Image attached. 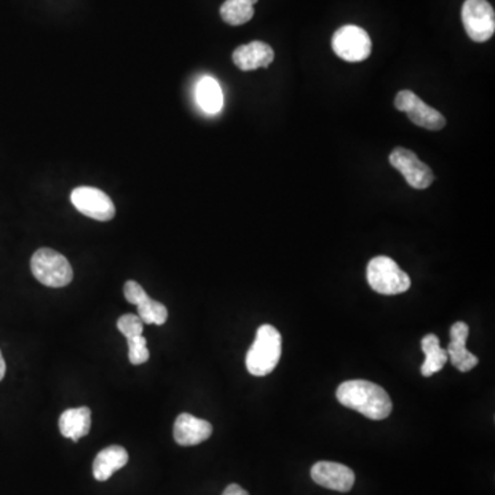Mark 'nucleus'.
<instances>
[{"label": "nucleus", "instance_id": "15", "mask_svg": "<svg viewBox=\"0 0 495 495\" xmlns=\"http://www.w3.org/2000/svg\"><path fill=\"white\" fill-rule=\"evenodd\" d=\"M61 433L74 441L84 438L91 430V411L88 408L69 409L60 417Z\"/></svg>", "mask_w": 495, "mask_h": 495}, {"label": "nucleus", "instance_id": "17", "mask_svg": "<svg viewBox=\"0 0 495 495\" xmlns=\"http://www.w3.org/2000/svg\"><path fill=\"white\" fill-rule=\"evenodd\" d=\"M198 105L205 114H215L223 108V93L221 85L213 77H203L195 88Z\"/></svg>", "mask_w": 495, "mask_h": 495}, {"label": "nucleus", "instance_id": "3", "mask_svg": "<svg viewBox=\"0 0 495 495\" xmlns=\"http://www.w3.org/2000/svg\"><path fill=\"white\" fill-rule=\"evenodd\" d=\"M366 278L371 288L384 296L405 293L411 286V277L387 256H377L369 262Z\"/></svg>", "mask_w": 495, "mask_h": 495}, {"label": "nucleus", "instance_id": "19", "mask_svg": "<svg viewBox=\"0 0 495 495\" xmlns=\"http://www.w3.org/2000/svg\"><path fill=\"white\" fill-rule=\"evenodd\" d=\"M138 317L146 325H164L168 320V310L164 304L147 297L146 301L138 304Z\"/></svg>", "mask_w": 495, "mask_h": 495}, {"label": "nucleus", "instance_id": "8", "mask_svg": "<svg viewBox=\"0 0 495 495\" xmlns=\"http://www.w3.org/2000/svg\"><path fill=\"white\" fill-rule=\"evenodd\" d=\"M71 202L80 213L94 221L108 222L116 215V208L111 197L95 187H77L72 192Z\"/></svg>", "mask_w": 495, "mask_h": 495}, {"label": "nucleus", "instance_id": "12", "mask_svg": "<svg viewBox=\"0 0 495 495\" xmlns=\"http://www.w3.org/2000/svg\"><path fill=\"white\" fill-rule=\"evenodd\" d=\"M272 61H274V50L272 45L259 40L240 45L233 53V63L241 71L269 68Z\"/></svg>", "mask_w": 495, "mask_h": 495}, {"label": "nucleus", "instance_id": "23", "mask_svg": "<svg viewBox=\"0 0 495 495\" xmlns=\"http://www.w3.org/2000/svg\"><path fill=\"white\" fill-rule=\"evenodd\" d=\"M222 495H250V492L243 490V487L238 486V484H230Z\"/></svg>", "mask_w": 495, "mask_h": 495}, {"label": "nucleus", "instance_id": "20", "mask_svg": "<svg viewBox=\"0 0 495 495\" xmlns=\"http://www.w3.org/2000/svg\"><path fill=\"white\" fill-rule=\"evenodd\" d=\"M128 342V360L133 365H142L149 361V350H147V342L144 336H135L127 339Z\"/></svg>", "mask_w": 495, "mask_h": 495}, {"label": "nucleus", "instance_id": "13", "mask_svg": "<svg viewBox=\"0 0 495 495\" xmlns=\"http://www.w3.org/2000/svg\"><path fill=\"white\" fill-rule=\"evenodd\" d=\"M213 431L211 422L192 414L182 413L176 417L173 425V439L179 446H195L210 439Z\"/></svg>", "mask_w": 495, "mask_h": 495}, {"label": "nucleus", "instance_id": "7", "mask_svg": "<svg viewBox=\"0 0 495 495\" xmlns=\"http://www.w3.org/2000/svg\"><path fill=\"white\" fill-rule=\"evenodd\" d=\"M395 108L400 112H405L409 120L419 127L430 131H439L446 125V119L441 112L420 98L411 90H402L396 94Z\"/></svg>", "mask_w": 495, "mask_h": 495}, {"label": "nucleus", "instance_id": "1", "mask_svg": "<svg viewBox=\"0 0 495 495\" xmlns=\"http://www.w3.org/2000/svg\"><path fill=\"white\" fill-rule=\"evenodd\" d=\"M337 400L371 420H384L392 411V401L384 388L366 380H350L337 388Z\"/></svg>", "mask_w": 495, "mask_h": 495}, {"label": "nucleus", "instance_id": "9", "mask_svg": "<svg viewBox=\"0 0 495 495\" xmlns=\"http://www.w3.org/2000/svg\"><path fill=\"white\" fill-rule=\"evenodd\" d=\"M390 163L402 173L409 186L417 190L428 189L435 181L432 170L406 147H395L390 154Z\"/></svg>", "mask_w": 495, "mask_h": 495}, {"label": "nucleus", "instance_id": "6", "mask_svg": "<svg viewBox=\"0 0 495 495\" xmlns=\"http://www.w3.org/2000/svg\"><path fill=\"white\" fill-rule=\"evenodd\" d=\"M461 18L465 32L473 42H487L494 35L495 13L487 0H465Z\"/></svg>", "mask_w": 495, "mask_h": 495}, {"label": "nucleus", "instance_id": "16", "mask_svg": "<svg viewBox=\"0 0 495 495\" xmlns=\"http://www.w3.org/2000/svg\"><path fill=\"white\" fill-rule=\"evenodd\" d=\"M421 349L425 354V361L421 366V374L424 377L433 376V374L441 371L448 362V352H446V350L441 349L439 337L433 333L422 337Z\"/></svg>", "mask_w": 495, "mask_h": 495}, {"label": "nucleus", "instance_id": "5", "mask_svg": "<svg viewBox=\"0 0 495 495\" xmlns=\"http://www.w3.org/2000/svg\"><path fill=\"white\" fill-rule=\"evenodd\" d=\"M334 54L349 63H362L371 57V40L365 29L357 25H344L332 37Z\"/></svg>", "mask_w": 495, "mask_h": 495}, {"label": "nucleus", "instance_id": "14", "mask_svg": "<svg viewBox=\"0 0 495 495\" xmlns=\"http://www.w3.org/2000/svg\"><path fill=\"white\" fill-rule=\"evenodd\" d=\"M128 453L122 446H109L99 451L98 456L94 460L93 473L94 478L99 481H106L127 465Z\"/></svg>", "mask_w": 495, "mask_h": 495}, {"label": "nucleus", "instance_id": "2", "mask_svg": "<svg viewBox=\"0 0 495 495\" xmlns=\"http://www.w3.org/2000/svg\"><path fill=\"white\" fill-rule=\"evenodd\" d=\"M282 355V337L272 325H262L246 354V369L252 376L263 377L277 368Z\"/></svg>", "mask_w": 495, "mask_h": 495}, {"label": "nucleus", "instance_id": "22", "mask_svg": "<svg viewBox=\"0 0 495 495\" xmlns=\"http://www.w3.org/2000/svg\"><path fill=\"white\" fill-rule=\"evenodd\" d=\"M124 296L131 304H136V306L149 297L144 288L135 281H127L124 283Z\"/></svg>", "mask_w": 495, "mask_h": 495}, {"label": "nucleus", "instance_id": "4", "mask_svg": "<svg viewBox=\"0 0 495 495\" xmlns=\"http://www.w3.org/2000/svg\"><path fill=\"white\" fill-rule=\"evenodd\" d=\"M34 277L48 288H64L74 280V269L65 256L50 248H42L31 259Z\"/></svg>", "mask_w": 495, "mask_h": 495}, {"label": "nucleus", "instance_id": "10", "mask_svg": "<svg viewBox=\"0 0 495 495\" xmlns=\"http://www.w3.org/2000/svg\"><path fill=\"white\" fill-rule=\"evenodd\" d=\"M312 478L320 486L339 492L351 491L355 483L354 470L339 462H317L312 468Z\"/></svg>", "mask_w": 495, "mask_h": 495}, {"label": "nucleus", "instance_id": "11", "mask_svg": "<svg viewBox=\"0 0 495 495\" xmlns=\"http://www.w3.org/2000/svg\"><path fill=\"white\" fill-rule=\"evenodd\" d=\"M468 336H470V326L467 323L461 322V321L454 323L450 329V344L446 350L451 365L462 373L472 371L479 363V358L468 351L465 347Z\"/></svg>", "mask_w": 495, "mask_h": 495}, {"label": "nucleus", "instance_id": "24", "mask_svg": "<svg viewBox=\"0 0 495 495\" xmlns=\"http://www.w3.org/2000/svg\"><path fill=\"white\" fill-rule=\"evenodd\" d=\"M5 374H6V362H5L4 355L0 351V381L4 380Z\"/></svg>", "mask_w": 495, "mask_h": 495}, {"label": "nucleus", "instance_id": "21", "mask_svg": "<svg viewBox=\"0 0 495 495\" xmlns=\"http://www.w3.org/2000/svg\"><path fill=\"white\" fill-rule=\"evenodd\" d=\"M117 329L123 336L131 339V337L141 336L144 332V322L138 315L125 314L117 321Z\"/></svg>", "mask_w": 495, "mask_h": 495}, {"label": "nucleus", "instance_id": "18", "mask_svg": "<svg viewBox=\"0 0 495 495\" xmlns=\"http://www.w3.org/2000/svg\"><path fill=\"white\" fill-rule=\"evenodd\" d=\"M259 0H226L221 7V17L229 25L238 26L250 23L255 15Z\"/></svg>", "mask_w": 495, "mask_h": 495}]
</instances>
